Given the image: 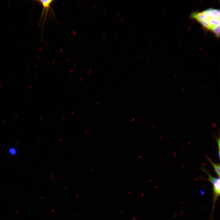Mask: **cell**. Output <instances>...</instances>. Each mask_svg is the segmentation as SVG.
<instances>
[{"label": "cell", "mask_w": 220, "mask_h": 220, "mask_svg": "<svg viewBox=\"0 0 220 220\" xmlns=\"http://www.w3.org/2000/svg\"><path fill=\"white\" fill-rule=\"evenodd\" d=\"M206 157L209 162L211 164L213 167L217 175L220 176V164L219 163H215L213 162L211 159L208 156H206Z\"/></svg>", "instance_id": "cell-4"}, {"label": "cell", "mask_w": 220, "mask_h": 220, "mask_svg": "<svg viewBox=\"0 0 220 220\" xmlns=\"http://www.w3.org/2000/svg\"><path fill=\"white\" fill-rule=\"evenodd\" d=\"M148 58H149V57H148L147 60H148Z\"/></svg>", "instance_id": "cell-15"}, {"label": "cell", "mask_w": 220, "mask_h": 220, "mask_svg": "<svg viewBox=\"0 0 220 220\" xmlns=\"http://www.w3.org/2000/svg\"><path fill=\"white\" fill-rule=\"evenodd\" d=\"M135 32H134V33H133V35H132V36H133V37H134V36L135 35Z\"/></svg>", "instance_id": "cell-10"}, {"label": "cell", "mask_w": 220, "mask_h": 220, "mask_svg": "<svg viewBox=\"0 0 220 220\" xmlns=\"http://www.w3.org/2000/svg\"><path fill=\"white\" fill-rule=\"evenodd\" d=\"M118 34H116V35H115V38H116V37L118 36Z\"/></svg>", "instance_id": "cell-9"}, {"label": "cell", "mask_w": 220, "mask_h": 220, "mask_svg": "<svg viewBox=\"0 0 220 220\" xmlns=\"http://www.w3.org/2000/svg\"><path fill=\"white\" fill-rule=\"evenodd\" d=\"M38 2L41 4L43 7V9L40 18V20L44 17V20L42 24L43 25L45 22L47 14L50 7V5L53 0H38Z\"/></svg>", "instance_id": "cell-3"}, {"label": "cell", "mask_w": 220, "mask_h": 220, "mask_svg": "<svg viewBox=\"0 0 220 220\" xmlns=\"http://www.w3.org/2000/svg\"><path fill=\"white\" fill-rule=\"evenodd\" d=\"M124 19V17L123 16L122 17V18L121 19L120 21H122Z\"/></svg>", "instance_id": "cell-8"}, {"label": "cell", "mask_w": 220, "mask_h": 220, "mask_svg": "<svg viewBox=\"0 0 220 220\" xmlns=\"http://www.w3.org/2000/svg\"><path fill=\"white\" fill-rule=\"evenodd\" d=\"M136 26V24H134V26H133V27L134 28H135Z\"/></svg>", "instance_id": "cell-13"}, {"label": "cell", "mask_w": 220, "mask_h": 220, "mask_svg": "<svg viewBox=\"0 0 220 220\" xmlns=\"http://www.w3.org/2000/svg\"><path fill=\"white\" fill-rule=\"evenodd\" d=\"M190 17L198 22L203 28L212 32L216 37L220 36V10L209 8L201 11L192 12Z\"/></svg>", "instance_id": "cell-1"}, {"label": "cell", "mask_w": 220, "mask_h": 220, "mask_svg": "<svg viewBox=\"0 0 220 220\" xmlns=\"http://www.w3.org/2000/svg\"><path fill=\"white\" fill-rule=\"evenodd\" d=\"M120 14V13H118L117 14V15H116V17H119V16Z\"/></svg>", "instance_id": "cell-7"}, {"label": "cell", "mask_w": 220, "mask_h": 220, "mask_svg": "<svg viewBox=\"0 0 220 220\" xmlns=\"http://www.w3.org/2000/svg\"><path fill=\"white\" fill-rule=\"evenodd\" d=\"M216 140L217 142L218 143V148L219 155V156H220V138H219V137L218 138H216Z\"/></svg>", "instance_id": "cell-5"}, {"label": "cell", "mask_w": 220, "mask_h": 220, "mask_svg": "<svg viewBox=\"0 0 220 220\" xmlns=\"http://www.w3.org/2000/svg\"><path fill=\"white\" fill-rule=\"evenodd\" d=\"M203 170L206 172L208 176L207 181L211 182L213 185V190L214 193V201L215 202L218 198L220 195V177L216 178L213 177L208 172L204 166L201 168Z\"/></svg>", "instance_id": "cell-2"}, {"label": "cell", "mask_w": 220, "mask_h": 220, "mask_svg": "<svg viewBox=\"0 0 220 220\" xmlns=\"http://www.w3.org/2000/svg\"><path fill=\"white\" fill-rule=\"evenodd\" d=\"M132 42V40H130V41L129 42L130 43H131V42Z\"/></svg>", "instance_id": "cell-12"}, {"label": "cell", "mask_w": 220, "mask_h": 220, "mask_svg": "<svg viewBox=\"0 0 220 220\" xmlns=\"http://www.w3.org/2000/svg\"><path fill=\"white\" fill-rule=\"evenodd\" d=\"M141 56L140 55L138 57L137 59L139 60V58H140Z\"/></svg>", "instance_id": "cell-11"}, {"label": "cell", "mask_w": 220, "mask_h": 220, "mask_svg": "<svg viewBox=\"0 0 220 220\" xmlns=\"http://www.w3.org/2000/svg\"><path fill=\"white\" fill-rule=\"evenodd\" d=\"M106 35V33H104V34L103 35V38H104L105 37Z\"/></svg>", "instance_id": "cell-6"}, {"label": "cell", "mask_w": 220, "mask_h": 220, "mask_svg": "<svg viewBox=\"0 0 220 220\" xmlns=\"http://www.w3.org/2000/svg\"><path fill=\"white\" fill-rule=\"evenodd\" d=\"M144 52V51H143L142 53H143Z\"/></svg>", "instance_id": "cell-14"}]
</instances>
